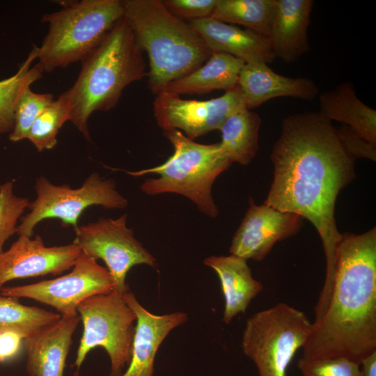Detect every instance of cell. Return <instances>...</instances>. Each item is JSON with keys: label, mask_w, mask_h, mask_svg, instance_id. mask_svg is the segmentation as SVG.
I'll use <instances>...</instances> for the list:
<instances>
[{"label": "cell", "mask_w": 376, "mask_h": 376, "mask_svg": "<svg viewBox=\"0 0 376 376\" xmlns=\"http://www.w3.org/2000/svg\"><path fill=\"white\" fill-rule=\"evenodd\" d=\"M34 187L36 198L29 203V212L20 219L18 235L32 237L35 226L45 219H59L63 226L72 225L75 228L80 215L89 206L122 209L128 203L116 190L112 180L104 179L95 172L77 189L55 185L44 176L36 180Z\"/></svg>", "instance_id": "cell-9"}, {"label": "cell", "mask_w": 376, "mask_h": 376, "mask_svg": "<svg viewBox=\"0 0 376 376\" xmlns=\"http://www.w3.org/2000/svg\"><path fill=\"white\" fill-rule=\"evenodd\" d=\"M311 324L303 311L278 303L246 320L243 352L255 363L259 376H287L293 357L310 335Z\"/></svg>", "instance_id": "cell-7"}, {"label": "cell", "mask_w": 376, "mask_h": 376, "mask_svg": "<svg viewBox=\"0 0 376 376\" xmlns=\"http://www.w3.org/2000/svg\"><path fill=\"white\" fill-rule=\"evenodd\" d=\"M297 367L301 376H361L359 364L343 358L311 361L301 357Z\"/></svg>", "instance_id": "cell-30"}, {"label": "cell", "mask_w": 376, "mask_h": 376, "mask_svg": "<svg viewBox=\"0 0 376 376\" xmlns=\"http://www.w3.org/2000/svg\"><path fill=\"white\" fill-rule=\"evenodd\" d=\"M338 136L347 151L357 160L359 158L376 160V146L370 143L350 127L337 128Z\"/></svg>", "instance_id": "cell-32"}, {"label": "cell", "mask_w": 376, "mask_h": 376, "mask_svg": "<svg viewBox=\"0 0 376 376\" xmlns=\"http://www.w3.org/2000/svg\"><path fill=\"white\" fill-rule=\"evenodd\" d=\"M124 17L148 54V88L157 95L171 81L196 70L212 52L189 26L159 0L121 1Z\"/></svg>", "instance_id": "cell-4"}, {"label": "cell", "mask_w": 376, "mask_h": 376, "mask_svg": "<svg viewBox=\"0 0 376 376\" xmlns=\"http://www.w3.org/2000/svg\"><path fill=\"white\" fill-rule=\"evenodd\" d=\"M127 214L118 219H100L74 228L73 242L93 259L102 260L113 281V290L123 295L129 290L126 276L136 265H157L156 259L134 237L127 226Z\"/></svg>", "instance_id": "cell-10"}, {"label": "cell", "mask_w": 376, "mask_h": 376, "mask_svg": "<svg viewBox=\"0 0 376 376\" xmlns=\"http://www.w3.org/2000/svg\"><path fill=\"white\" fill-rule=\"evenodd\" d=\"M361 376H376V350L360 361Z\"/></svg>", "instance_id": "cell-34"}, {"label": "cell", "mask_w": 376, "mask_h": 376, "mask_svg": "<svg viewBox=\"0 0 376 376\" xmlns=\"http://www.w3.org/2000/svg\"><path fill=\"white\" fill-rule=\"evenodd\" d=\"M123 296L126 304L134 312L136 320L131 360L127 370L120 376H152L159 347L171 330L187 320V314L175 312L155 315L143 307L130 290Z\"/></svg>", "instance_id": "cell-15"}, {"label": "cell", "mask_w": 376, "mask_h": 376, "mask_svg": "<svg viewBox=\"0 0 376 376\" xmlns=\"http://www.w3.org/2000/svg\"><path fill=\"white\" fill-rule=\"evenodd\" d=\"M24 338L12 331H0V363L18 356L22 350Z\"/></svg>", "instance_id": "cell-33"}, {"label": "cell", "mask_w": 376, "mask_h": 376, "mask_svg": "<svg viewBox=\"0 0 376 376\" xmlns=\"http://www.w3.org/2000/svg\"><path fill=\"white\" fill-rule=\"evenodd\" d=\"M77 313L84 329L74 363L76 375L88 352L102 347L110 359L109 376H120L131 360L136 320L133 310L123 295L113 290L84 300Z\"/></svg>", "instance_id": "cell-8"}, {"label": "cell", "mask_w": 376, "mask_h": 376, "mask_svg": "<svg viewBox=\"0 0 376 376\" xmlns=\"http://www.w3.org/2000/svg\"><path fill=\"white\" fill-rule=\"evenodd\" d=\"M29 204L27 198L15 194L12 181L0 185V253L5 242L17 233V221Z\"/></svg>", "instance_id": "cell-29"}, {"label": "cell", "mask_w": 376, "mask_h": 376, "mask_svg": "<svg viewBox=\"0 0 376 376\" xmlns=\"http://www.w3.org/2000/svg\"><path fill=\"white\" fill-rule=\"evenodd\" d=\"M81 62L80 72L68 90L72 104L70 120L90 140L91 115L115 107L123 90L147 73L143 51L124 16Z\"/></svg>", "instance_id": "cell-3"}, {"label": "cell", "mask_w": 376, "mask_h": 376, "mask_svg": "<svg viewBox=\"0 0 376 376\" xmlns=\"http://www.w3.org/2000/svg\"><path fill=\"white\" fill-rule=\"evenodd\" d=\"M237 85L249 110L276 97H290L311 101L320 94L318 86L312 79L278 74L265 63H244Z\"/></svg>", "instance_id": "cell-18"}, {"label": "cell", "mask_w": 376, "mask_h": 376, "mask_svg": "<svg viewBox=\"0 0 376 376\" xmlns=\"http://www.w3.org/2000/svg\"><path fill=\"white\" fill-rule=\"evenodd\" d=\"M249 203V208L233 237L229 251L246 260L262 261L277 242L299 230L301 217L265 203L258 205L252 198Z\"/></svg>", "instance_id": "cell-13"}, {"label": "cell", "mask_w": 376, "mask_h": 376, "mask_svg": "<svg viewBox=\"0 0 376 376\" xmlns=\"http://www.w3.org/2000/svg\"><path fill=\"white\" fill-rule=\"evenodd\" d=\"M245 63L230 54L213 52L206 62L189 75L170 82L162 91L178 95L205 94L231 90L237 86Z\"/></svg>", "instance_id": "cell-22"}, {"label": "cell", "mask_w": 376, "mask_h": 376, "mask_svg": "<svg viewBox=\"0 0 376 376\" xmlns=\"http://www.w3.org/2000/svg\"><path fill=\"white\" fill-rule=\"evenodd\" d=\"M318 95L322 117L342 123L376 146V110L359 100L352 82H341Z\"/></svg>", "instance_id": "cell-21"}, {"label": "cell", "mask_w": 376, "mask_h": 376, "mask_svg": "<svg viewBox=\"0 0 376 376\" xmlns=\"http://www.w3.org/2000/svg\"><path fill=\"white\" fill-rule=\"evenodd\" d=\"M217 0H164V7L177 18L189 21L211 17Z\"/></svg>", "instance_id": "cell-31"}, {"label": "cell", "mask_w": 376, "mask_h": 376, "mask_svg": "<svg viewBox=\"0 0 376 376\" xmlns=\"http://www.w3.org/2000/svg\"><path fill=\"white\" fill-rule=\"evenodd\" d=\"M245 109V99L238 85L208 100H185L178 94L162 91L153 102L154 116L164 132L182 130L191 140L219 130L227 118Z\"/></svg>", "instance_id": "cell-12"}, {"label": "cell", "mask_w": 376, "mask_h": 376, "mask_svg": "<svg viewBox=\"0 0 376 376\" xmlns=\"http://www.w3.org/2000/svg\"><path fill=\"white\" fill-rule=\"evenodd\" d=\"M124 15L119 0H82L59 11L43 15L49 31L39 47H34L43 72L83 61L102 41Z\"/></svg>", "instance_id": "cell-6"}, {"label": "cell", "mask_w": 376, "mask_h": 376, "mask_svg": "<svg viewBox=\"0 0 376 376\" xmlns=\"http://www.w3.org/2000/svg\"><path fill=\"white\" fill-rule=\"evenodd\" d=\"M302 358L357 363L376 350V228L341 233L330 297L311 324Z\"/></svg>", "instance_id": "cell-2"}, {"label": "cell", "mask_w": 376, "mask_h": 376, "mask_svg": "<svg viewBox=\"0 0 376 376\" xmlns=\"http://www.w3.org/2000/svg\"><path fill=\"white\" fill-rule=\"evenodd\" d=\"M203 263L220 280L225 299L222 321L229 324L237 314L245 313L251 300L263 290V284L253 277L247 260L235 255L212 256Z\"/></svg>", "instance_id": "cell-20"}, {"label": "cell", "mask_w": 376, "mask_h": 376, "mask_svg": "<svg viewBox=\"0 0 376 376\" xmlns=\"http://www.w3.org/2000/svg\"><path fill=\"white\" fill-rule=\"evenodd\" d=\"M192 29L213 52L233 56L245 63H270L276 58L268 37L212 17L188 22Z\"/></svg>", "instance_id": "cell-16"}, {"label": "cell", "mask_w": 376, "mask_h": 376, "mask_svg": "<svg viewBox=\"0 0 376 376\" xmlns=\"http://www.w3.org/2000/svg\"><path fill=\"white\" fill-rule=\"evenodd\" d=\"M36 58L33 48L15 75L0 80V134L13 131L15 109L22 93L42 76L43 70L38 63L30 68Z\"/></svg>", "instance_id": "cell-26"}, {"label": "cell", "mask_w": 376, "mask_h": 376, "mask_svg": "<svg viewBox=\"0 0 376 376\" xmlns=\"http://www.w3.org/2000/svg\"><path fill=\"white\" fill-rule=\"evenodd\" d=\"M313 0H274L268 38L275 56L295 62L310 49L308 28Z\"/></svg>", "instance_id": "cell-19"}, {"label": "cell", "mask_w": 376, "mask_h": 376, "mask_svg": "<svg viewBox=\"0 0 376 376\" xmlns=\"http://www.w3.org/2000/svg\"><path fill=\"white\" fill-rule=\"evenodd\" d=\"M113 288L114 281L108 269L81 251L70 273L28 285L3 287L0 292L49 305L61 316H75L84 300L109 293Z\"/></svg>", "instance_id": "cell-11"}, {"label": "cell", "mask_w": 376, "mask_h": 376, "mask_svg": "<svg viewBox=\"0 0 376 376\" xmlns=\"http://www.w3.org/2000/svg\"><path fill=\"white\" fill-rule=\"evenodd\" d=\"M71 111V100L66 91L38 116L27 135L38 151L49 150L56 146L58 131L65 122L70 120Z\"/></svg>", "instance_id": "cell-27"}, {"label": "cell", "mask_w": 376, "mask_h": 376, "mask_svg": "<svg viewBox=\"0 0 376 376\" xmlns=\"http://www.w3.org/2000/svg\"><path fill=\"white\" fill-rule=\"evenodd\" d=\"M30 86L23 91L16 107L14 127L9 134V139L13 142L27 139L36 119L54 101L52 94L34 93Z\"/></svg>", "instance_id": "cell-28"}, {"label": "cell", "mask_w": 376, "mask_h": 376, "mask_svg": "<svg viewBox=\"0 0 376 376\" xmlns=\"http://www.w3.org/2000/svg\"><path fill=\"white\" fill-rule=\"evenodd\" d=\"M61 318L59 313L24 305L19 298L0 292V331H15L25 338L56 322Z\"/></svg>", "instance_id": "cell-25"}, {"label": "cell", "mask_w": 376, "mask_h": 376, "mask_svg": "<svg viewBox=\"0 0 376 376\" xmlns=\"http://www.w3.org/2000/svg\"><path fill=\"white\" fill-rule=\"evenodd\" d=\"M81 253L73 242L46 246L39 235L33 239L19 235L8 250L0 253V291L11 280L61 274L73 267Z\"/></svg>", "instance_id": "cell-14"}, {"label": "cell", "mask_w": 376, "mask_h": 376, "mask_svg": "<svg viewBox=\"0 0 376 376\" xmlns=\"http://www.w3.org/2000/svg\"><path fill=\"white\" fill-rule=\"evenodd\" d=\"M270 159L274 177L264 203L308 219L315 228L326 258L320 298L331 294L336 251L341 233L335 219L340 191L356 177V159L340 141L337 128L318 112L284 118Z\"/></svg>", "instance_id": "cell-1"}, {"label": "cell", "mask_w": 376, "mask_h": 376, "mask_svg": "<svg viewBox=\"0 0 376 376\" xmlns=\"http://www.w3.org/2000/svg\"><path fill=\"white\" fill-rule=\"evenodd\" d=\"M173 146V155L163 164L148 169L126 171L132 176L156 173L141 185L148 195L174 193L190 199L204 214L215 218L219 210L212 196L216 178L232 164L224 155L220 143L201 144L179 130L164 132Z\"/></svg>", "instance_id": "cell-5"}, {"label": "cell", "mask_w": 376, "mask_h": 376, "mask_svg": "<svg viewBox=\"0 0 376 376\" xmlns=\"http://www.w3.org/2000/svg\"><path fill=\"white\" fill-rule=\"evenodd\" d=\"M274 0H217L212 17L268 37Z\"/></svg>", "instance_id": "cell-24"}, {"label": "cell", "mask_w": 376, "mask_h": 376, "mask_svg": "<svg viewBox=\"0 0 376 376\" xmlns=\"http://www.w3.org/2000/svg\"><path fill=\"white\" fill-rule=\"evenodd\" d=\"M80 321L79 315L61 316L56 322L24 339L29 376H63L72 336Z\"/></svg>", "instance_id": "cell-17"}, {"label": "cell", "mask_w": 376, "mask_h": 376, "mask_svg": "<svg viewBox=\"0 0 376 376\" xmlns=\"http://www.w3.org/2000/svg\"><path fill=\"white\" fill-rule=\"evenodd\" d=\"M260 116L249 109L237 112L227 118L219 128L221 150L231 162L249 164L258 148Z\"/></svg>", "instance_id": "cell-23"}]
</instances>
